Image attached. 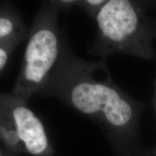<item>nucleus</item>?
I'll list each match as a JSON object with an SVG mask.
<instances>
[{
  "instance_id": "1",
  "label": "nucleus",
  "mask_w": 156,
  "mask_h": 156,
  "mask_svg": "<svg viewBox=\"0 0 156 156\" xmlns=\"http://www.w3.org/2000/svg\"><path fill=\"white\" fill-rule=\"evenodd\" d=\"M68 44L66 38L62 55L39 95L57 98L112 130L129 125L135 109L114 83L106 60H84Z\"/></svg>"
},
{
  "instance_id": "2",
  "label": "nucleus",
  "mask_w": 156,
  "mask_h": 156,
  "mask_svg": "<svg viewBox=\"0 0 156 156\" xmlns=\"http://www.w3.org/2000/svg\"><path fill=\"white\" fill-rule=\"evenodd\" d=\"M60 11L56 1H45L31 25L18 77L10 91L25 103L39 94L62 55L67 37L58 28Z\"/></svg>"
},
{
  "instance_id": "3",
  "label": "nucleus",
  "mask_w": 156,
  "mask_h": 156,
  "mask_svg": "<svg viewBox=\"0 0 156 156\" xmlns=\"http://www.w3.org/2000/svg\"><path fill=\"white\" fill-rule=\"evenodd\" d=\"M95 36L89 53L106 60L117 53H131L143 48L139 38L141 17L135 5L128 0H108L95 18Z\"/></svg>"
},
{
  "instance_id": "4",
  "label": "nucleus",
  "mask_w": 156,
  "mask_h": 156,
  "mask_svg": "<svg viewBox=\"0 0 156 156\" xmlns=\"http://www.w3.org/2000/svg\"><path fill=\"white\" fill-rule=\"evenodd\" d=\"M0 114L10 119L25 148L32 155L44 153L48 142L41 121L28 106V103L13 96L10 93H1Z\"/></svg>"
},
{
  "instance_id": "5",
  "label": "nucleus",
  "mask_w": 156,
  "mask_h": 156,
  "mask_svg": "<svg viewBox=\"0 0 156 156\" xmlns=\"http://www.w3.org/2000/svg\"><path fill=\"white\" fill-rule=\"evenodd\" d=\"M27 27L20 12L11 2L0 4V44H12L17 47L28 38Z\"/></svg>"
},
{
  "instance_id": "6",
  "label": "nucleus",
  "mask_w": 156,
  "mask_h": 156,
  "mask_svg": "<svg viewBox=\"0 0 156 156\" xmlns=\"http://www.w3.org/2000/svg\"><path fill=\"white\" fill-rule=\"evenodd\" d=\"M107 2L108 0H83L78 2L77 7L79 6L91 18L95 20Z\"/></svg>"
},
{
  "instance_id": "7",
  "label": "nucleus",
  "mask_w": 156,
  "mask_h": 156,
  "mask_svg": "<svg viewBox=\"0 0 156 156\" xmlns=\"http://www.w3.org/2000/svg\"><path fill=\"white\" fill-rule=\"evenodd\" d=\"M17 46L12 44H0V73L1 75L5 71L9 63L13 51L16 49Z\"/></svg>"
},
{
  "instance_id": "8",
  "label": "nucleus",
  "mask_w": 156,
  "mask_h": 156,
  "mask_svg": "<svg viewBox=\"0 0 156 156\" xmlns=\"http://www.w3.org/2000/svg\"><path fill=\"white\" fill-rule=\"evenodd\" d=\"M78 2L77 0H58L56 1L60 9L62 10H67L74 7V6H77Z\"/></svg>"
}]
</instances>
